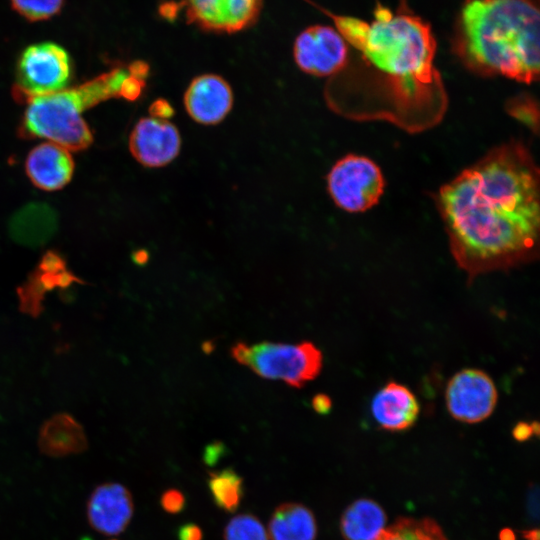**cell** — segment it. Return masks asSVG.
Wrapping results in <instances>:
<instances>
[{
  "mask_svg": "<svg viewBox=\"0 0 540 540\" xmlns=\"http://www.w3.org/2000/svg\"><path fill=\"white\" fill-rule=\"evenodd\" d=\"M539 169L511 141L489 151L442 186L436 203L451 254L469 282L538 257Z\"/></svg>",
  "mask_w": 540,
  "mask_h": 540,
  "instance_id": "1",
  "label": "cell"
},
{
  "mask_svg": "<svg viewBox=\"0 0 540 540\" xmlns=\"http://www.w3.org/2000/svg\"><path fill=\"white\" fill-rule=\"evenodd\" d=\"M336 30L361 56L364 75L327 92L330 106L356 120H384L410 132L437 125L446 113L447 92L434 60L431 26L402 4H378L373 20L330 14Z\"/></svg>",
  "mask_w": 540,
  "mask_h": 540,
  "instance_id": "2",
  "label": "cell"
},
{
  "mask_svg": "<svg viewBox=\"0 0 540 540\" xmlns=\"http://www.w3.org/2000/svg\"><path fill=\"white\" fill-rule=\"evenodd\" d=\"M540 0H464L453 51L471 71L531 84L539 76Z\"/></svg>",
  "mask_w": 540,
  "mask_h": 540,
  "instance_id": "3",
  "label": "cell"
},
{
  "mask_svg": "<svg viewBox=\"0 0 540 540\" xmlns=\"http://www.w3.org/2000/svg\"><path fill=\"white\" fill-rule=\"evenodd\" d=\"M128 68L116 67L77 87L31 97L20 125V136L45 138L68 151L88 148L92 132L82 113L102 101L118 98Z\"/></svg>",
  "mask_w": 540,
  "mask_h": 540,
  "instance_id": "4",
  "label": "cell"
},
{
  "mask_svg": "<svg viewBox=\"0 0 540 540\" xmlns=\"http://www.w3.org/2000/svg\"><path fill=\"white\" fill-rule=\"evenodd\" d=\"M232 357L262 378L281 380L300 388L314 380L323 366L322 352L311 342L297 344L237 342Z\"/></svg>",
  "mask_w": 540,
  "mask_h": 540,
  "instance_id": "5",
  "label": "cell"
},
{
  "mask_svg": "<svg viewBox=\"0 0 540 540\" xmlns=\"http://www.w3.org/2000/svg\"><path fill=\"white\" fill-rule=\"evenodd\" d=\"M71 73L70 56L62 46L53 42L33 44L18 60L13 96L26 102L34 96L61 91L70 81Z\"/></svg>",
  "mask_w": 540,
  "mask_h": 540,
  "instance_id": "6",
  "label": "cell"
},
{
  "mask_svg": "<svg viewBox=\"0 0 540 540\" xmlns=\"http://www.w3.org/2000/svg\"><path fill=\"white\" fill-rule=\"evenodd\" d=\"M378 165L367 157L347 155L338 160L327 176L334 203L344 211L364 212L376 205L384 191Z\"/></svg>",
  "mask_w": 540,
  "mask_h": 540,
  "instance_id": "7",
  "label": "cell"
},
{
  "mask_svg": "<svg viewBox=\"0 0 540 540\" xmlns=\"http://www.w3.org/2000/svg\"><path fill=\"white\" fill-rule=\"evenodd\" d=\"M498 401V392L492 378L478 368H465L456 372L445 389L446 408L459 422L475 424L489 418Z\"/></svg>",
  "mask_w": 540,
  "mask_h": 540,
  "instance_id": "8",
  "label": "cell"
},
{
  "mask_svg": "<svg viewBox=\"0 0 540 540\" xmlns=\"http://www.w3.org/2000/svg\"><path fill=\"white\" fill-rule=\"evenodd\" d=\"M293 55L298 67L314 76L338 75L349 62V49L340 33L324 25L311 26L296 38Z\"/></svg>",
  "mask_w": 540,
  "mask_h": 540,
  "instance_id": "9",
  "label": "cell"
},
{
  "mask_svg": "<svg viewBox=\"0 0 540 540\" xmlns=\"http://www.w3.org/2000/svg\"><path fill=\"white\" fill-rule=\"evenodd\" d=\"M181 137L177 127L168 120L141 118L129 137L132 156L143 166L163 167L179 154Z\"/></svg>",
  "mask_w": 540,
  "mask_h": 540,
  "instance_id": "10",
  "label": "cell"
},
{
  "mask_svg": "<svg viewBox=\"0 0 540 540\" xmlns=\"http://www.w3.org/2000/svg\"><path fill=\"white\" fill-rule=\"evenodd\" d=\"M134 512L130 491L117 482L96 486L86 503V517L90 527L105 536H116L129 525Z\"/></svg>",
  "mask_w": 540,
  "mask_h": 540,
  "instance_id": "11",
  "label": "cell"
},
{
  "mask_svg": "<svg viewBox=\"0 0 540 540\" xmlns=\"http://www.w3.org/2000/svg\"><path fill=\"white\" fill-rule=\"evenodd\" d=\"M190 21L216 31L236 32L257 17L262 0H182Z\"/></svg>",
  "mask_w": 540,
  "mask_h": 540,
  "instance_id": "12",
  "label": "cell"
},
{
  "mask_svg": "<svg viewBox=\"0 0 540 540\" xmlns=\"http://www.w3.org/2000/svg\"><path fill=\"white\" fill-rule=\"evenodd\" d=\"M232 106V89L224 78L216 74L195 77L184 94L185 110L199 124L220 123Z\"/></svg>",
  "mask_w": 540,
  "mask_h": 540,
  "instance_id": "13",
  "label": "cell"
},
{
  "mask_svg": "<svg viewBox=\"0 0 540 540\" xmlns=\"http://www.w3.org/2000/svg\"><path fill=\"white\" fill-rule=\"evenodd\" d=\"M375 422L391 432L411 428L418 419L420 405L415 394L405 385L389 381L382 386L371 401Z\"/></svg>",
  "mask_w": 540,
  "mask_h": 540,
  "instance_id": "14",
  "label": "cell"
},
{
  "mask_svg": "<svg viewBox=\"0 0 540 540\" xmlns=\"http://www.w3.org/2000/svg\"><path fill=\"white\" fill-rule=\"evenodd\" d=\"M76 281L78 279L67 269L59 253L46 252L27 282L18 289L21 310L38 315L46 292L56 287H67Z\"/></svg>",
  "mask_w": 540,
  "mask_h": 540,
  "instance_id": "15",
  "label": "cell"
},
{
  "mask_svg": "<svg viewBox=\"0 0 540 540\" xmlns=\"http://www.w3.org/2000/svg\"><path fill=\"white\" fill-rule=\"evenodd\" d=\"M25 169L36 187L54 191L63 188L71 180L74 161L64 147L53 142H45L29 152Z\"/></svg>",
  "mask_w": 540,
  "mask_h": 540,
  "instance_id": "16",
  "label": "cell"
},
{
  "mask_svg": "<svg viewBox=\"0 0 540 540\" xmlns=\"http://www.w3.org/2000/svg\"><path fill=\"white\" fill-rule=\"evenodd\" d=\"M58 229V215L47 203L32 202L18 209L10 218L8 231L18 244L39 247L47 243Z\"/></svg>",
  "mask_w": 540,
  "mask_h": 540,
  "instance_id": "17",
  "label": "cell"
},
{
  "mask_svg": "<svg viewBox=\"0 0 540 540\" xmlns=\"http://www.w3.org/2000/svg\"><path fill=\"white\" fill-rule=\"evenodd\" d=\"M37 442L40 452L53 458L76 455L88 448L84 428L67 413L56 414L45 421Z\"/></svg>",
  "mask_w": 540,
  "mask_h": 540,
  "instance_id": "18",
  "label": "cell"
},
{
  "mask_svg": "<svg viewBox=\"0 0 540 540\" xmlns=\"http://www.w3.org/2000/svg\"><path fill=\"white\" fill-rule=\"evenodd\" d=\"M317 524L312 511L300 503L276 507L268 524L271 540H315Z\"/></svg>",
  "mask_w": 540,
  "mask_h": 540,
  "instance_id": "19",
  "label": "cell"
},
{
  "mask_svg": "<svg viewBox=\"0 0 540 540\" xmlns=\"http://www.w3.org/2000/svg\"><path fill=\"white\" fill-rule=\"evenodd\" d=\"M386 528V514L373 500L359 499L343 512L340 530L345 540H376Z\"/></svg>",
  "mask_w": 540,
  "mask_h": 540,
  "instance_id": "20",
  "label": "cell"
},
{
  "mask_svg": "<svg viewBox=\"0 0 540 540\" xmlns=\"http://www.w3.org/2000/svg\"><path fill=\"white\" fill-rule=\"evenodd\" d=\"M212 499L226 512H234L243 497V479L232 469L211 472L208 481Z\"/></svg>",
  "mask_w": 540,
  "mask_h": 540,
  "instance_id": "21",
  "label": "cell"
},
{
  "mask_svg": "<svg viewBox=\"0 0 540 540\" xmlns=\"http://www.w3.org/2000/svg\"><path fill=\"white\" fill-rule=\"evenodd\" d=\"M376 540H447L440 526L432 519L402 518L385 530Z\"/></svg>",
  "mask_w": 540,
  "mask_h": 540,
  "instance_id": "22",
  "label": "cell"
},
{
  "mask_svg": "<svg viewBox=\"0 0 540 540\" xmlns=\"http://www.w3.org/2000/svg\"><path fill=\"white\" fill-rule=\"evenodd\" d=\"M268 538L261 521L251 514L233 517L223 532L224 540H268Z\"/></svg>",
  "mask_w": 540,
  "mask_h": 540,
  "instance_id": "23",
  "label": "cell"
},
{
  "mask_svg": "<svg viewBox=\"0 0 540 540\" xmlns=\"http://www.w3.org/2000/svg\"><path fill=\"white\" fill-rule=\"evenodd\" d=\"M64 0H11L12 8L30 21L46 20L56 15Z\"/></svg>",
  "mask_w": 540,
  "mask_h": 540,
  "instance_id": "24",
  "label": "cell"
},
{
  "mask_svg": "<svg viewBox=\"0 0 540 540\" xmlns=\"http://www.w3.org/2000/svg\"><path fill=\"white\" fill-rule=\"evenodd\" d=\"M508 112L532 130L538 128V111L531 98L520 97L510 101Z\"/></svg>",
  "mask_w": 540,
  "mask_h": 540,
  "instance_id": "25",
  "label": "cell"
},
{
  "mask_svg": "<svg viewBox=\"0 0 540 540\" xmlns=\"http://www.w3.org/2000/svg\"><path fill=\"white\" fill-rule=\"evenodd\" d=\"M144 87L145 80L134 76L129 72L121 84L119 97L128 101L137 100Z\"/></svg>",
  "mask_w": 540,
  "mask_h": 540,
  "instance_id": "26",
  "label": "cell"
},
{
  "mask_svg": "<svg viewBox=\"0 0 540 540\" xmlns=\"http://www.w3.org/2000/svg\"><path fill=\"white\" fill-rule=\"evenodd\" d=\"M161 505L163 509L169 513L180 512L185 504V498L183 494L178 490L165 491L161 496Z\"/></svg>",
  "mask_w": 540,
  "mask_h": 540,
  "instance_id": "27",
  "label": "cell"
},
{
  "mask_svg": "<svg viewBox=\"0 0 540 540\" xmlns=\"http://www.w3.org/2000/svg\"><path fill=\"white\" fill-rule=\"evenodd\" d=\"M149 114L156 119L168 120L174 115V108L166 99H156L149 107Z\"/></svg>",
  "mask_w": 540,
  "mask_h": 540,
  "instance_id": "28",
  "label": "cell"
},
{
  "mask_svg": "<svg viewBox=\"0 0 540 540\" xmlns=\"http://www.w3.org/2000/svg\"><path fill=\"white\" fill-rule=\"evenodd\" d=\"M536 422L533 423H527V422H519L514 427L512 434L513 437L520 442L528 440L533 434H538V424L535 425Z\"/></svg>",
  "mask_w": 540,
  "mask_h": 540,
  "instance_id": "29",
  "label": "cell"
},
{
  "mask_svg": "<svg viewBox=\"0 0 540 540\" xmlns=\"http://www.w3.org/2000/svg\"><path fill=\"white\" fill-rule=\"evenodd\" d=\"M179 540H202V531L196 524H186L179 529Z\"/></svg>",
  "mask_w": 540,
  "mask_h": 540,
  "instance_id": "30",
  "label": "cell"
},
{
  "mask_svg": "<svg viewBox=\"0 0 540 540\" xmlns=\"http://www.w3.org/2000/svg\"><path fill=\"white\" fill-rule=\"evenodd\" d=\"M312 406L316 412L326 414L330 411L332 402L327 395L318 394L313 398Z\"/></svg>",
  "mask_w": 540,
  "mask_h": 540,
  "instance_id": "31",
  "label": "cell"
},
{
  "mask_svg": "<svg viewBox=\"0 0 540 540\" xmlns=\"http://www.w3.org/2000/svg\"><path fill=\"white\" fill-rule=\"evenodd\" d=\"M221 452H222L221 444L211 445L210 447L207 448L205 452V461L209 464H214V462L220 456Z\"/></svg>",
  "mask_w": 540,
  "mask_h": 540,
  "instance_id": "32",
  "label": "cell"
}]
</instances>
